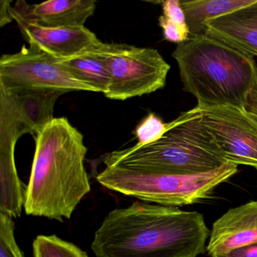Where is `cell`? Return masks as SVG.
Here are the masks:
<instances>
[{
    "label": "cell",
    "mask_w": 257,
    "mask_h": 257,
    "mask_svg": "<svg viewBox=\"0 0 257 257\" xmlns=\"http://www.w3.org/2000/svg\"><path fill=\"white\" fill-rule=\"evenodd\" d=\"M209 236L201 213L136 201L108 213L91 247L96 257H198Z\"/></svg>",
    "instance_id": "6da1fadb"
},
{
    "label": "cell",
    "mask_w": 257,
    "mask_h": 257,
    "mask_svg": "<svg viewBox=\"0 0 257 257\" xmlns=\"http://www.w3.org/2000/svg\"><path fill=\"white\" fill-rule=\"evenodd\" d=\"M35 145L25 212L60 222L70 219L91 191L83 135L67 118H55L36 133Z\"/></svg>",
    "instance_id": "7a4b0ae2"
},
{
    "label": "cell",
    "mask_w": 257,
    "mask_h": 257,
    "mask_svg": "<svg viewBox=\"0 0 257 257\" xmlns=\"http://www.w3.org/2000/svg\"><path fill=\"white\" fill-rule=\"evenodd\" d=\"M183 90L192 94L201 108H244L257 82L254 58L206 34L189 37L172 53Z\"/></svg>",
    "instance_id": "3957f363"
},
{
    "label": "cell",
    "mask_w": 257,
    "mask_h": 257,
    "mask_svg": "<svg viewBox=\"0 0 257 257\" xmlns=\"http://www.w3.org/2000/svg\"><path fill=\"white\" fill-rule=\"evenodd\" d=\"M103 163L168 174H203L228 164L201 124L196 107L173 120L172 127L159 141L112 152L104 156Z\"/></svg>",
    "instance_id": "277c9868"
},
{
    "label": "cell",
    "mask_w": 257,
    "mask_h": 257,
    "mask_svg": "<svg viewBox=\"0 0 257 257\" xmlns=\"http://www.w3.org/2000/svg\"><path fill=\"white\" fill-rule=\"evenodd\" d=\"M237 172V165L232 164H225L213 171L198 174H159L106 166L96 179L106 189L123 195L176 207L207 199L219 185Z\"/></svg>",
    "instance_id": "5b68a950"
},
{
    "label": "cell",
    "mask_w": 257,
    "mask_h": 257,
    "mask_svg": "<svg viewBox=\"0 0 257 257\" xmlns=\"http://www.w3.org/2000/svg\"><path fill=\"white\" fill-rule=\"evenodd\" d=\"M110 76L105 97L125 100L165 88L171 66L151 48L102 42L92 51Z\"/></svg>",
    "instance_id": "8992f818"
},
{
    "label": "cell",
    "mask_w": 257,
    "mask_h": 257,
    "mask_svg": "<svg viewBox=\"0 0 257 257\" xmlns=\"http://www.w3.org/2000/svg\"><path fill=\"white\" fill-rule=\"evenodd\" d=\"M91 91L94 88L72 76L60 60L40 49L22 46L0 58V91Z\"/></svg>",
    "instance_id": "52a82bcc"
},
{
    "label": "cell",
    "mask_w": 257,
    "mask_h": 257,
    "mask_svg": "<svg viewBox=\"0 0 257 257\" xmlns=\"http://www.w3.org/2000/svg\"><path fill=\"white\" fill-rule=\"evenodd\" d=\"M195 107L225 162L257 171V118L245 108Z\"/></svg>",
    "instance_id": "ba28073f"
},
{
    "label": "cell",
    "mask_w": 257,
    "mask_h": 257,
    "mask_svg": "<svg viewBox=\"0 0 257 257\" xmlns=\"http://www.w3.org/2000/svg\"><path fill=\"white\" fill-rule=\"evenodd\" d=\"M64 94L56 91H0V127L19 137L37 133L54 117L55 103Z\"/></svg>",
    "instance_id": "9c48e42d"
},
{
    "label": "cell",
    "mask_w": 257,
    "mask_h": 257,
    "mask_svg": "<svg viewBox=\"0 0 257 257\" xmlns=\"http://www.w3.org/2000/svg\"><path fill=\"white\" fill-rule=\"evenodd\" d=\"M15 21L30 46L59 60L91 52L102 43L85 26L50 28L20 19Z\"/></svg>",
    "instance_id": "30bf717a"
},
{
    "label": "cell",
    "mask_w": 257,
    "mask_h": 257,
    "mask_svg": "<svg viewBox=\"0 0 257 257\" xmlns=\"http://www.w3.org/2000/svg\"><path fill=\"white\" fill-rule=\"evenodd\" d=\"M96 10L94 0H50L29 5L19 0L11 7L13 20L26 21L50 28L84 27Z\"/></svg>",
    "instance_id": "8fae6325"
},
{
    "label": "cell",
    "mask_w": 257,
    "mask_h": 257,
    "mask_svg": "<svg viewBox=\"0 0 257 257\" xmlns=\"http://www.w3.org/2000/svg\"><path fill=\"white\" fill-rule=\"evenodd\" d=\"M257 243V201L231 208L212 226L207 250L209 255Z\"/></svg>",
    "instance_id": "7c38bea8"
},
{
    "label": "cell",
    "mask_w": 257,
    "mask_h": 257,
    "mask_svg": "<svg viewBox=\"0 0 257 257\" xmlns=\"http://www.w3.org/2000/svg\"><path fill=\"white\" fill-rule=\"evenodd\" d=\"M205 34L248 56L257 57V0L210 21Z\"/></svg>",
    "instance_id": "4fadbf2b"
},
{
    "label": "cell",
    "mask_w": 257,
    "mask_h": 257,
    "mask_svg": "<svg viewBox=\"0 0 257 257\" xmlns=\"http://www.w3.org/2000/svg\"><path fill=\"white\" fill-rule=\"evenodd\" d=\"M16 145L0 144V213L18 218L25 205V191L15 162Z\"/></svg>",
    "instance_id": "5bb4252c"
},
{
    "label": "cell",
    "mask_w": 257,
    "mask_h": 257,
    "mask_svg": "<svg viewBox=\"0 0 257 257\" xmlns=\"http://www.w3.org/2000/svg\"><path fill=\"white\" fill-rule=\"evenodd\" d=\"M255 0L180 1L186 16L189 37L205 34L209 22L253 4Z\"/></svg>",
    "instance_id": "9a60e30c"
},
{
    "label": "cell",
    "mask_w": 257,
    "mask_h": 257,
    "mask_svg": "<svg viewBox=\"0 0 257 257\" xmlns=\"http://www.w3.org/2000/svg\"><path fill=\"white\" fill-rule=\"evenodd\" d=\"M92 51L70 59L60 60V62L78 80L89 85L96 92L105 94L109 89L110 76L103 63Z\"/></svg>",
    "instance_id": "2e32d148"
},
{
    "label": "cell",
    "mask_w": 257,
    "mask_h": 257,
    "mask_svg": "<svg viewBox=\"0 0 257 257\" xmlns=\"http://www.w3.org/2000/svg\"><path fill=\"white\" fill-rule=\"evenodd\" d=\"M34 257H88L85 251L56 235H39L33 243Z\"/></svg>",
    "instance_id": "e0dca14e"
},
{
    "label": "cell",
    "mask_w": 257,
    "mask_h": 257,
    "mask_svg": "<svg viewBox=\"0 0 257 257\" xmlns=\"http://www.w3.org/2000/svg\"><path fill=\"white\" fill-rule=\"evenodd\" d=\"M172 127V121L164 122L163 120L153 112H150L135 130L138 143L135 148L145 147L159 141Z\"/></svg>",
    "instance_id": "ac0fdd59"
},
{
    "label": "cell",
    "mask_w": 257,
    "mask_h": 257,
    "mask_svg": "<svg viewBox=\"0 0 257 257\" xmlns=\"http://www.w3.org/2000/svg\"><path fill=\"white\" fill-rule=\"evenodd\" d=\"M0 257H25L15 237L13 218L0 213Z\"/></svg>",
    "instance_id": "d6986e66"
},
{
    "label": "cell",
    "mask_w": 257,
    "mask_h": 257,
    "mask_svg": "<svg viewBox=\"0 0 257 257\" xmlns=\"http://www.w3.org/2000/svg\"><path fill=\"white\" fill-rule=\"evenodd\" d=\"M159 24L162 28L164 38L167 41L179 44L189 39V30L178 26L163 15L159 18Z\"/></svg>",
    "instance_id": "ffe728a7"
},
{
    "label": "cell",
    "mask_w": 257,
    "mask_h": 257,
    "mask_svg": "<svg viewBox=\"0 0 257 257\" xmlns=\"http://www.w3.org/2000/svg\"><path fill=\"white\" fill-rule=\"evenodd\" d=\"M163 16L178 26L188 29L186 16L181 7L180 0H167L161 2ZM189 30V29H188Z\"/></svg>",
    "instance_id": "44dd1931"
},
{
    "label": "cell",
    "mask_w": 257,
    "mask_h": 257,
    "mask_svg": "<svg viewBox=\"0 0 257 257\" xmlns=\"http://www.w3.org/2000/svg\"><path fill=\"white\" fill-rule=\"evenodd\" d=\"M211 257H257V243L239 246L225 252L214 254Z\"/></svg>",
    "instance_id": "7402d4cb"
},
{
    "label": "cell",
    "mask_w": 257,
    "mask_h": 257,
    "mask_svg": "<svg viewBox=\"0 0 257 257\" xmlns=\"http://www.w3.org/2000/svg\"><path fill=\"white\" fill-rule=\"evenodd\" d=\"M10 4L11 1H7V0L0 1V26L1 27L5 26L13 21L11 12H10V9H11Z\"/></svg>",
    "instance_id": "603a6c76"
},
{
    "label": "cell",
    "mask_w": 257,
    "mask_h": 257,
    "mask_svg": "<svg viewBox=\"0 0 257 257\" xmlns=\"http://www.w3.org/2000/svg\"><path fill=\"white\" fill-rule=\"evenodd\" d=\"M244 108L257 118V82L248 95Z\"/></svg>",
    "instance_id": "cb8c5ba5"
}]
</instances>
